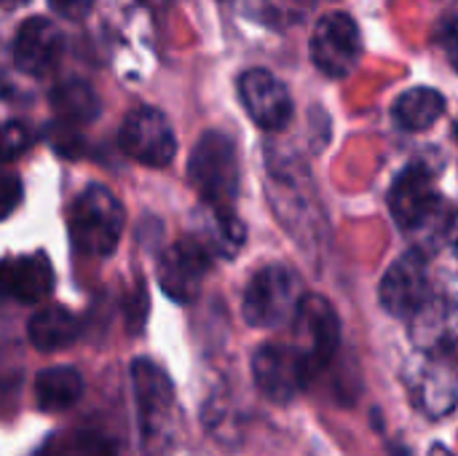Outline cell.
Wrapping results in <instances>:
<instances>
[{
	"instance_id": "52a82bcc",
	"label": "cell",
	"mask_w": 458,
	"mask_h": 456,
	"mask_svg": "<svg viewBox=\"0 0 458 456\" xmlns=\"http://www.w3.org/2000/svg\"><path fill=\"white\" fill-rule=\"evenodd\" d=\"M131 384L137 398V414H140V430L145 446L158 443L172 422L174 409V387L166 371L145 357L131 363Z\"/></svg>"
},
{
	"instance_id": "44dd1931",
	"label": "cell",
	"mask_w": 458,
	"mask_h": 456,
	"mask_svg": "<svg viewBox=\"0 0 458 456\" xmlns=\"http://www.w3.org/2000/svg\"><path fill=\"white\" fill-rule=\"evenodd\" d=\"M51 145L62 153V156H78V151L83 148L78 134L64 124V126H51V134H48Z\"/></svg>"
},
{
	"instance_id": "7a4b0ae2",
	"label": "cell",
	"mask_w": 458,
	"mask_h": 456,
	"mask_svg": "<svg viewBox=\"0 0 458 456\" xmlns=\"http://www.w3.org/2000/svg\"><path fill=\"white\" fill-rule=\"evenodd\" d=\"M188 177L207 207H231L239 191L236 145L223 132H204L191 153Z\"/></svg>"
},
{
	"instance_id": "603a6c76",
	"label": "cell",
	"mask_w": 458,
	"mask_h": 456,
	"mask_svg": "<svg viewBox=\"0 0 458 456\" xmlns=\"http://www.w3.org/2000/svg\"><path fill=\"white\" fill-rule=\"evenodd\" d=\"M440 43L445 48V56L448 62L454 65V70L458 73V22L456 19H448L440 30Z\"/></svg>"
},
{
	"instance_id": "ac0fdd59",
	"label": "cell",
	"mask_w": 458,
	"mask_h": 456,
	"mask_svg": "<svg viewBox=\"0 0 458 456\" xmlns=\"http://www.w3.org/2000/svg\"><path fill=\"white\" fill-rule=\"evenodd\" d=\"M51 108L62 124H89L99 116V97L86 81H64L51 91Z\"/></svg>"
},
{
	"instance_id": "6da1fadb",
	"label": "cell",
	"mask_w": 458,
	"mask_h": 456,
	"mask_svg": "<svg viewBox=\"0 0 458 456\" xmlns=\"http://www.w3.org/2000/svg\"><path fill=\"white\" fill-rule=\"evenodd\" d=\"M70 239L86 255H113L123 234V207L105 185H89L70 207Z\"/></svg>"
},
{
	"instance_id": "d4e9b609",
	"label": "cell",
	"mask_w": 458,
	"mask_h": 456,
	"mask_svg": "<svg viewBox=\"0 0 458 456\" xmlns=\"http://www.w3.org/2000/svg\"><path fill=\"white\" fill-rule=\"evenodd\" d=\"M30 0H0V5L3 8H21V5H27Z\"/></svg>"
},
{
	"instance_id": "277c9868",
	"label": "cell",
	"mask_w": 458,
	"mask_h": 456,
	"mask_svg": "<svg viewBox=\"0 0 458 456\" xmlns=\"http://www.w3.org/2000/svg\"><path fill=\"white\" fill-rule=\"evenodd\" d=\"M362 56L360 24L346 11L325 13L311 32V59L327 78H346Z\"/></svg>"
},
{
	"instance_id": "e0dca14e",
	"label": "cell",
	"mask_w": 458,
	"mask_h": 456,
	"mask_svg": "<svg viewBox=\"0 0 458 456\" xmlns=\"http://www.w3.org/2000/svg\"><path fill=\"white\" fill-rule=\"evenodd\" d=\"M83 395V379L75 368L67 366H54L38 374L35 379V398L38 406L48 414L64 411L75 406Z\"/></svg>"
},
{
	"instance_id": "8fae6325",
	"label": "cell",
	"mask_w": 458,
	"mask_h": 456,
	"mask_svg": "<svg viewBox=\"0 0 458 456\" xmlns=\"http://www.w3.org/2000/svg\"><path fill=\"white\" fill-rule=\"evenodd\" d=\"M239 97L250 118L266 132H282L293 121V97L287 86L263 67L242 73Z\"/></svg>"
},
{
	"instance_id": "4fadbf2b",
	"label": "cell",
	"mask_w": 458,
	"mask_h": 456,
	"mask_svg": "<svg viewBox=\"0 0 458 456\" xmlns=\"http://www.w3.org/2000/svg\"><path fill=\"white\" fill-rule=\"evenodd\" d=\"M54 290V269L43 253L0 261V301L38 304Z\"/></svg>"
},
{
	"instance_id": "9a60e30c",
	"label": "cell",
	"mask_w": 458,
	"mask_h": 456,
	"mask_svg": "<svg viewBox=\"0 0 458 456\" xmlns=\"http://www.w3.org/2000/svg\"><path fill=\"white\" fill-rule=\"evenodd\" d=\"M27 336L38 352H59L78 341L81 323L64 306H46L38 314H32L27 325Z\"/></svg>"
},
{
	"instance_id": "7c38bea8",
	"label": "cell",
	"mask_w": 458,
	"mask_h": 456,
	"mask_svg": "<svg viewBox=\"0 0 458 456\" xmlns=\"http://www.w3.org/2000/svg\"><path fill=\"white\" fill-rule=\"evenodd\" d=\"M440 207V194L435 185V175L424 164H408L389 191V210L400 228L413 231L421 228Z\"/></svg>"
},
{
	"instance_id": "484cf974",
	"label": "cell",
	"mask_w": 458,
	"mask_h": 456,
	"mask_svg": "<svg viewBox=\"0 0 458 456\" xmlns=\"http://www.w3.org/2000/svg\"><path fill=\"white\" fill-rule=\"evenodd\" d=\"M456 140H458V121H456Z\"/></svg>"
},
{
	"instance_id": "8992f818",
	"label": "cell",
	"mask_w": 458,
	"mask_h": 456,
	"mask_svg": "<svg viewBox=\"0 0 458 456\" xmlns=\"http://www.w3.org/2000/svg\"><path fill=\"white\" fill-rule=\"evenodd\" d=\"M252 376L271 403H290L311 382L303 352L287 344H263L252 357Z\"/></svg>"
},
{
	"instance_id": "9c48e42d",
	"label": "cell",
	"mask_w": 458,
	"mask_h": 456,
	"mask_svg": "<svg viewBox=\"0 0 458 456\" xmlns=\"http://www.w3.org/2000/svg\"><path fill=\"white\" fill-rule=\"evenodd\" d=\"M381 306L392 317H413L429 298V263L421 250L403 253L381 280Z\"/></svg>"
},
{
	"instance_id": "30bf717a",
	"label": "cell",
	"mask_w": 458,
	"mask_h": 456,
	"mask_svg": "<svg viewBox=\"0 0 458 456\" xmlns=\"http://www.w3.org/2000/svg\"><path fill=\"white\" fill-rule=\"evenodd\" d=\"M209 247L199 239H180L158 258V285L177 304H188L199 296L209 271Z\"/></svg>"
},
{
	"instance_id": "5b68a950",
	"label": "cell",
	"mask_w": 458,
	"mask_h": 456,
	"mask_svg": "<svg viewBox=\"0 0 458 456\" xmlns=\"http://www.w3.org/2000/svg\"><path fill=\"white\" fill-rule=\"evenodd\" d=\"M118 142L126 156L153 169L169 167L177 153L174 129L169 118L156 108H140L129 113L118 132Z\"/></svg>"
},
{
	"instance_id": "5bb4252c",
	"label": "cell",
	"mask_w": 458,
	"mask_h": 456,
	"mask_svg": "<svg viewBox=\"0 0 458 456\" xmlns=\"http://www.w3.org/2000/svg\"><path fill=\"white\" fill-rule=\"evenodd\" d=\"M62 48H64V38H62L59 27L43 16H32L16 32L13 62L19 70H24L30 75H43L59 62Z\"/></svg>"
},
{
	"instance_id": "7402d4cb",
	"label": "cell",
	"mask_w": 458,
	"mask_h": 456,
	"mask_svg": "<svg viewBox=\"0 0 458 456\" xmlns=\"http://www.w3.org/2000/svg\"><path fill=\"white\" fill-rule=\"evenodd\" d=\"M48 3H51V8H54L59 16L72 19V22L86 19L89 11H91V5H94V0H48Z\"/></svg>"
},
{
	"instance_id": "ffe728a7",
	"label": "cell",
	"mask_w": 458,
	"mask_h": 456,
	"mask_svg": "<svg viewBox=\"0 0 458 456\" xmlns=\"http://www.w3.org/2000/svg\"><path fill=\"white\" fill-rule=\"evenodd\" d=\"M21 204V183L11 172H0V220L16 212Z\"/></svg>"
},
{
	"instance_id": "cb8c5ba5",
	"label": "cell",
	"mask_w": 458,
	"mask_h": 456,
	"mask_svg": "<svg viewBox=\"0 0 458 456\" xmlns=\"http://www.w3.org/2000/svg\"><path fill=\"white\" fill-rule=\"evenodd\" d=\"M448 239H451V250H454V255L458 258V215L454 218V223H451V234H448Z\"/></svg>"
},
{
	"instance_id": "3957f363",
	"label": "cell",
	"mask_w": 458,
	"mask_h": 456,
	"mask_svg": "<svg viewBox=\"0 0 458 456\" xmlns=\"http://www.w3.org/2000/svg\"><path fill=\"white\" fill-rule=\"evenodd\" d=\"M301 304V285L298 277L279 263L263 266L258 274H252L247 290H244V320L252 328H276L295 317V309Z\"/></svg>"
},
{
	"instance_id": "ba28073f",
	"label": "cell",
	"mask_w": 458,
	"mask_h": 456,
	"mask_svg": "<svg viewBox=\"0 0 458 456\" xmlns=\"http://www.w3.org/2000/svg\"><path fill=\"white\" fill-rule=\"evenodd\" d=\"M295 325H298V349L303 352L311 379L325 371L341 344V325H338V314L330 306L327 298L322 296H306L301 298L298 309H295Z\"/></svg>"
},
{
	"instance_id": "d6986e66",
	"label": "cell",
	"mask_w": 458,
	"mask_h": 456,
	"mask_svg": "<svg viewBox=\"0 0 458 456\" xmlns=\"http://www.w3.org/2000/svg\"><path fill=\"white\" fill-rule=\"evenodd\" d=\"M35 142V132L24 121H8L0 126V161L19 159Z\"/></svg>"
},
{
	"instance_id": "2e32d148",
	"label": "cell",
	"mask_w": 458,
	"mask_h": 456,
	"mask_svg": "<svg viewBox=\"0 0 458 456\" xmlns=\"http://www.w3.org/2000/svg\"><path fill=\"white\" fill-rule=\"evenodd\" d=\"M445 113V97L429 86H413L403 91L394 102V121L405 132H424L440 121Z\"/></svg>"
}]
</instances>
